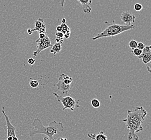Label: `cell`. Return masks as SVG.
Masks as SVG:
<instances>
[{
    "mask_svg": "<svg viewBox=\"0 0 151 140\" xmlns=\"http://www.w3.org/2000/svg\"><path fill=\"white\" fill-rule=\"evenodd\" d=\"M147 114L142 106L136 107L134 111L128 110V115L123 121L129 129L128 140H139L137 133L143 130L142 123Z\"/></svg>",
    "mask_w": 151,
    "mask_h": 140,
    "instance_id": "6da1fadb",
    "label": "cell"
},
{
    "mask_svg": "<svg viewBox=\"0 0 151 140\" xmlns=\"http://www.w3.org/2000/svg\"><path fill=\"white\" fill-rule=\"evenodd\" d=\"M32 125L33 128L29 131L30 137H33L38 134H42L46 135L50 140H53V136L55 135L60 134L64 129L63 124L56 121L50 122L47 127L44 126L41 121L38 118L33 120Z\"/></svg>",
    "mask_w": 151,
    "mask_h": 140,
    "instance_id": "7a4b0ae2",
    "label": "cell"
},
{
    "mask_svg": "<svg viewBox=\"0 0 151 140\" xmlns=\"http://www.w3.org/2000/svg\"><path fill=\"white\" fill-rule=\"evenodd\" d=\"M106 23L108 24L107 26L101 32L98 34L96 36L92 38L93 41L100 38L114 37L127 31L135 29V26L133 24L121 25L115 23L114 22L112 23H108L107 22H106Z\"/></svg>",
    "mask_w": 151,
    "mask_h": 140,
    "instance_id": "3957f363",
    "label": "cell"
},
{
    "mask_svg": "<svg viewBox=\"0 0 151 140\" xmlns=\"http://www.w3.org/2000/svg\"><path fill=\"white\" fill-rule=\"evenodd\" d=\"M52 95L55 96L58 102L61 103L63 106V110L70 109L71 111H73L75 108H79L81 106L79 105V100L75 99L71 96H61L56 93H53Z\"/></svg>",
    "mask_w": 151,
    "mask_h": 140,
    "instance_id": "277c9868",
    "label": "cell"
},
{
    "mask_svg": "<svg viewBox=\"0 0 151 140\" xmlns=\"http://www.w3.org/2000/svg\"><path fill=\"white\" fill-rule=\"evenodd\" d=\"M36 43H37V50L33 53V55L35 57H37L42 51L52 46L51 44V42L50 41V38L47 36H46L45 38H42V39L39 38L36 41Z\"/></svg>",
    "mask_w": 151,
    "mask_h": 140,
    "instance_id": "5b68a950",
    "label": "cell"
},
{
    "mask_svg": "<svg viewBox=\"0 0 151 140\" xmlns=\"http://www.w3.org/2000/svg\"><path fill=\"white\" fill-rule=\"evenodd\" d=\"M53 86L57 87V90L60 91L62 95H68L71 91V85H66L65 84L63 79L60 76V78L58 79V82L57 84H54Z\"/></svg>",
    "mask_w": 151,
    "mask_h": 140,
    "instance_id": "8992f818",
    "label": "cell"
},
{
    "mask_svg": "<svg viewBox=\"0 0 151 140\" xmlns=\"http://www.w3.org/2000/svg\"><path fill=\"white\" fill-rule=\"evenodd\" d=\"M2 112L3 113L4 117L6 119V129H7V136H16V128L14 125H12L10 120H9V117L6 115L4 111V107L2 106Z\"/></svg>",
    "mask_w": 151,
    "mask_h": 140,
    "instance_id": "52a82bcc",
    "label": "cell"
},
{
    "mask_svg": "<svg viewBox=\"0 0 151 140\" xmlns=\"http://www.w3.org/2000/svg\"><path fill=\"white\" fill-rule=\"evenodd\" d=\"M138 58L142 59L143 63L147 64L151 61V46H145L142 50V53L138 57Z\"/></svg>",
    "mask_w": 151,
    "mask_h": 140,
    "instance_id": "ba28073f",
    "label": "cell"
},
{
    "mask_svg": "<svg viewBox=\"0 0 151 140\" xmlns=\"http://www.w3.org/2000/svg\"><path fill=\"white\" fill-rule=\"evenodd\" d=\"M121 19L122 22L126 25H130L132 24V23L135 22L136 16L130 12H122L121 16Z\"/></svg>",
    "mask_w": 151,
    "mask_h": 140,
    "instance_id": "9c48e42d",
    "label": "cell"
},
{
    "mask_svg": "<svg viewBox=\"0 0 151 140\" xmlns=\"http://www.w3.org/2000/svg\"><path fill=\"white\" fill-rule=\"evenodd\" d=\"M81 4L83 11L85 14H89L92 11L91 4L92 0H77Z\"/></svg>",
    "mask_w": 151,
    "mask_h": 140,
    "instance_id": "30bf717a",
    "label": "cell"
},
{
    "mask_svg": "<svg viewBox=\"0 0 151 140\" xmlns=\"http://www.w3.org/2000/svg\"><path fill=\"white\" fill-rule=\"evenodd\" d=\"M87 136L93 140H108V137L102 131H100L98 134H88Z\"/></svg>",
    "mask_w": 151,
    "mask_h": 140,
    "instance_id": "8fae6325",
    "label": "cell"
},
{
    "mask_svg": "<svg viewBox=\"0 0 151 140\" xmlns=\"http://www.w3.org/2000/svg\"><path fill=\"white\" fill-rule=\"evenodd\" d=\"M62 50V44L60 43H56L52 46V49L50 50V53H52L55 55L56 53H59Z\"/></svg>",
    "mask_w": 151,
    "mask_h": 140,
    "instance_id": "7c38bea8",
    "label": "cell"
},
{
    "mask_svg": "<svg viewBox=\"0 0 151 140\" xmlns=\"http://www.w3.org/2000/svg\"><path fill=\"white\" fill-rule=\"evenodd\" d=\"M44 25H45V24L44 23V20L41 18H39L38 20H35V27L34 29H32L33 32H34L35 31H38L39 29L41 28L42 26H44Z\"/></svg>",
    "mask_w": 151,
    "mask_h": 140,
    "instance_id": "4fadbf2b",
    "label": "cell"
},
{
    "mask_svg": "<svg viewBox=\"0 0 151 140\" xmlns=\"http://www.w3.org/2000/svg\"><path fill=\"white\" fill-rule=\"evenodd\" d=\"M62 28V31L61 32L63 34V35L65 34H70L71 31H70V28L68 26L66 23H62L60 25Z\"/></svg>",
    "mask_w": 151,
    "mask_h": 140,
    "instance_id": "5bb4252c",
    "label": "cell"
},
{
    "mask_svg": "<svg viewBox=\"0 0 151 140\" xmlns=\"http://www.w3.org/2000/svg\"><path fill=\"white\" fill-rule=\"evenodd\" d=\"M91 104L92 106V107L95 108H99L100 107V105H101L99 100L96 99V98H94L93 99H92V100L91 101Z\"/></svg>",
    "mask_w": 151,
    "mask_h": 140,
    "instance_id": "9a60e30c",
    "label": "cell"
},
{
    "mask_svg": "<svg viewBox=\"0 0 151 140\" xmlns=\"http://www.w3.org/2000/svg\"><path fill=\"white\" fill-rule=\"evenodd\" d=\"M132 52L133 55L138 57L142 53V50H140V49H138V48H135V49L132 50V52Z\"/></svg>",
    "mask_w": 151,
    "mask_h": 140,
    "instance_id": "2e32d148",
    "label": "cell"
},
{
    "mask_svg": "<svg viewBox=\"0 0 151 140\" xmlns=\"http://www.w3.org/2000/svg\"><path fill=\"white\" fill-rule=\"evenodd\" d=\"M137 44H138V42H137L136 40L132 39V40H131V41L129 42V47L132 50V49H135V48H137Z\"/></svg>",
    "mask_w": 151,
    "mask_h": 140,
    "instance_id": "e0dca14e",
    "label": "cell"
},
{
    "mask_svg": "<svg viewBox=\"0 0 151 140\" xmlns=\"http://www.w3.org/2000/svg\"><path fill=\"white\" fill-rule=\"evenodd\" d=\"M29 85L31 88H37L39 86V83L37 80L32 79V80H31L29 82Z\"/></svg>",
    "mask_w": 151,
    "mask_h": 140,
    "instance_id": "ac0fdd59",
    "label": "cell"
},
{
    "mask_svg": "<svg viewBox=\"0 0 151 140\" xmlns=\"http://www.w3.org/2000/svg\"><path fill=\"white\" fill-rule=\"evenodd\" d=\"M134 8L137 12H140L143 9V7L140 3H136L134 6Z\"/></svg>",
    "mask_w": 151,
    "mask_h": 140,
    "instance_id": "d6986e66",
    "label": "cell"
},
{
    "mask_svg": "<svg viewBox=\"0 0 151 140\" xmlns=\"http://www.w3.org/2000/svg\"><path fill=\"white\" fill-rule=\"evenodd\" d=\"M145 47V44H144V43H142V42H138V44H137V48L139 49L140 50H142V49Z\"/></svg>",
    "mask_w": 151,
    "mask_h": 140,
    "instance_id": "ffe728a7",
    "label": "cell"
},
{
    "mask_svg": "<svg viewBox=\"0 0 151 140\" xmlns=\"http://www.w3.org/2000/svg\"><path fill=\"white\" fill-rule=\"evenodd\" d=\"M27 63H28V64H29V65L33 66V65L35 64V61L34 59L33 58H29L28 59V61H27Z\"/></svg>",
    "mask_w": 151,
    "mask_h": 140,
    "instance_id": "44dd1931",
    "label": "cell"
},
{
    "mask_svg": "<svg viewBox=\"0 0 151 140\" xmlns=\"http://www.w3.org/2000/svg\"><path fill=\"white\" fill-rule=\"evenodd\" d=\"M46 25H44V26H42L41 28L39 29L38 32L39 33H45L46 34Z\"/></svg>",
    "mask_w": 151,
    "mask_h": 140,
    "instance_id": "7402d4cb",
    "label": "cell"
},
{
    "mask_svg": "<svg viewBox=\"0 0 151 140\" xmlns=\"http://www.w3.org/2000/svg\"><path fill=\"white\" fill-rule=\"evenodd\" d=\"M63 41H64L63 38L56 37V38L55 39V42L56 43H61V44H63Z\"/></svg>",
    "mask_w": 151,
    "mask_h": 140,
    "instance_id": "603a6c76",
    "label": "cell"
},
{
    "mask_svg": "<svg viewBox=\"0 0 151 140\" xmlns=\"http://www.w3.org/2000/svg\"><path fill=\"white\" fill-rule=\"evenodd\" d=\"M55 36L56 37H60V38H64L63 36L64 35L63 34L62 32H60V31H57L55 33Z\"/></svg>",
    "mask_w": 151,
    "mask_h": 140,
    "instance_id": "cb8c5ba5",
    "label": "cell"
},
{
    "mask_svg": "<svg viewBox=\"0 0 151 140\" xmlns=\"http://www.w3.org/2000/svg\"><path fill=\"white\" fill-rule=\"evenodd\" d=\"M47 36L46 34L45 33H39V38H44L46 37Z\"/></svg>",
    "mask_w": 151,
    "mask_h": 140,
    "instance_id": "d4e9b609",
    "label": "cell"
},
{
    "mask_svg": "<svg viewBox=\"0 0 151 140\" xmlns=\"http://www.w3.org/2000/svg\"><path fill=\"white\" fill-rule=\"evenodd\" d=\"M65 1V0H60V4L62 7H64Z\"/></svg>",
    "mask_w": 151,
    "mask_h": 140,
    "instance_id": "484cf974",
    "label": "cell"
},
{
    "mask_svg": "<svg viewBox=\"0 0 151 140\" xmlns=\"http://www.w3.org/2000/svg\"><path fill=\"white\" fill-rule=\"evenodd\" d=\"M56 30H57V31L61 32V31H62V28H61V26L60 25L56 27Z\"/></svg>",
    "mask_w": 151,
    "mask_h": 140,
    "instance_id": "4316f807",
    "label": "cell"
},
{
    "mask_svg": "<svg viewBox=\"0 0 151 140\" xmlns=\"http://www.w3.org/2000/svg\"><path fill=\"white\" fill-rule=\"evenodd\" d=\"M33 32V31H32V29H31V28H29V29H27V33H28L29 35H32Z\"/></svg>",
    "mask_w": 151,
    "mask_h": 140,
    "instance_id": "83f0119b",
    "label": "cell"
},
{
    "mask_svg": "<svg viewBox=\"0 0 151 140\" xmlns=\"http://www.w3.org/2000/svg\"><path fill=\"white\" fill-rule=\"evenodd\" d=\"M70 34H64V36H63V37L68 39V38H69L70 37Z\"/></svg>",
    "mask_w": 151,
    "mask_h": 140,
    "instance_id": "f1b7e54d",
    "label": "cell"
},
{
    "mask_svg": "<svg viewBox=\"0 0 151 140\" xmlns=\"http://www.w3.org/2000/svg\"><path fill=\"white\" fill-rule=\"evenodd\" d=\"M65 22H66V19L65 18H63L62 20V23H65Z\"/></svg>",
    "mask_w": 151,
    "mask_h": 140,
    "instance_id": "f546056e",
    "label": "cell"
},
{
    "mask_svg": "<svg viewBox=\"0 0 151 140\" xmlns=\"http://www.w3.org/2000/svg\"><path fill=\"white\" fill-rule=\"evenodd\" d=\"M7 137V140H13V136H8Z\"/></svg>",
    "mask_w": 151,
    "mask_h": 140,
    "instance_id": "4dcf8cb0",
    "label": "cell"
},
{
    "mask_svg": "<svg viewBox=\"0 0 151 140\" xmlns=\"http://www.w3.org/2000/svg\"><path fill=\"white\" fill-rule=\"evenodd\" d=\"M147 69H148V72H149V73H151V68L149 66H147Z\"/></svg>",
    "mask_w": 151,
    "mask_h": 140,
    "instance_id": "1f68e13d",
    "label": "cell"
},
{
    "mask_svg": "<svg viewBox=\"0 0 151 140\" xmlns=\"http://www.w3.org/2000/svg\"><path fill=\"white\" fill-rule=\"evenodd\" d=\"M13 140H18V139L17 137H16V136H13Z\"/></svg>",
    "mask_w": 151,
    "mask_h": 140,
    "instance_id": "d6a6232c",
    "label": "cell"
},
{
    "mask_svg": "<svg viewBox=\"0 0 151 140\" xmlns=\"http://www.w3.org/2000/svg\"><path fill=\"white\" fill-rule=\"evenodd\" d=\"M43 140H50V139H48V137H44Z\"/></svg>",
    "mask_w": 151,
    "mask_h": 140,
    "instance_id": "836d02e7",
    "label": "cell"
}]
</instances>
